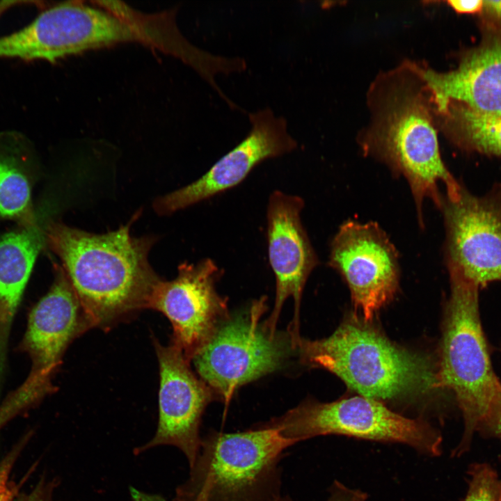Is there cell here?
<instances>
[{"label":"cell","instance_id":"obj_1","mask_svg":"<svg viewBox=\"0 0 501 501\" xmlns=\"http://www.w3.org/2000/svg\"><path fill=\"white\" fill-rule=\"evenodd\" d=\"M369 95L372 120L360 138L363 150L406 178L422 223L425 198L441 206L439 184L452 201L462 188L441 157L424 68L406 62L379 77Z\"/></svg>","mask_w":501,"mask_h":501},{"label":"cell","instance_id":"obj_2","mask_svg":"<svg viewBox=\"0 0 501 501\" xmlns=\"http://www.w3.org/2000/svg\"><path fill=\"white\" fill-rule=\"evenodd\" d=\"M45 237L93 327L148 308L162 280L148 258L155 238L132 236L130 223L97 234L59 222L48 225Z\"/></svg>","mask_w":501,"mask_h":501},{"label":"cell","instance_id":"obj_3","mask_svg":"<svg viewBox=\"0 0 501 501\" xmlns=\"http://www.w3.org/2000/svg\"><path fill=\"white\" fill-rule=\"evenodd\" d=\"M297 347L302 362L332 372L367 398L392 399L440 388L428 357L396 345L356 319L326 338L301 339Z\"/></svg>","mask_w":501,"mask_h":501},{"label":"cell","instance_id":"obj_4","mask_svg":"<svg viewBox=\"0 0 501 501\" xmlns=\"http://www.w3.org/2000/svg\"><path fill=\"white\" fill-rule=\"evenodd\" d=\"M294 445L272 428L211 431L173 501H276L281 495L280 462Z\"/></svg>","mask_w":501,"mask_h":501},{"label":"cell","instance_id":"obj_5","mask_svg":"<svg viewBox=\"0 0 501 501\" xmlns=\"http://www.w3.org/2000/svg\"><path fill=\"white\" fill-rule=\"evenodd\" d=\"M451 292L447 305L437 374L439 388L452 391L464 420L462 439L454 451L470 446L501 394L493 370L479 310V287L449 270Z\"/></svg>","mask_w":501,"mask_h":501},{"label":"cell","instance_id":"obj_6","mask_svg":"<svg viewBox=\"0 0 501 501\" xmlns=\"http://www.w3.org/2000/svg\"><path fill=\"white\" fill-rule=\"evenodd\" d=\"M262 427L277 430L295 444L320 436L342 435L402 443L430 456L440 454L443 440L427 422L406 418L363 396L328 403L306 401Z\"/></svg>","mask_w":501,"mask_h":501},{"label":"cell","instance_id":"obj_7","mask_svg":"<svg viewBox=\"0 0 501 501\" xmlns=\"http://www.w3.org/2000/svg\"><path fill=\"white\" fill-rule=\"evenodd\" d=\"M266 298L228 315L191 360L201 379L228 405L241 385L280 368L294 347L262 322Z\"/></svg>","mask_w":501,"mask_h":501},{"label":"cell","instance_id":"obj_8","mask_svg":"<svg viewBox=\"0 0 501 501\" xmlns=\"http://www.w3.org/2000/svg\"><path fill=\"white\" fill-rule=\"evenodd\" d=\"M329 265L347 282L365 323L394 297L399 285L397 250L375 223H343L331 246Z\"/></svg>","mask_w":501,"mask_h":501},{"label":"cell","instance_id":"obj_9","mask_svg":"<svg viewBox=\"0 0 501 501\" xmlns=\"http://www.w3.org/2000/svg\"><path fill=\"white\" fill-rule=\"evenodd\" d=\"M448 269L479 288L501 281V185L483 196L462 187L457 200L443 198Z\"/></svg>","mask_w":501,"mask_h":501},{"label":"cell","instance_id":"obj_10","mask_svg":"<svg viewBox=\"0 0 501 501\" xmlns=\"http://www.w3.org/2000/svg\"><path fill=\"white\" fill-rule=\"evenodd\" d=\"M251 128L246 137L196 181L156 198L153 208L169 215L208 200L240 184L263 161L294 151L297 143L287 121L269 108L248 114Z\"/></svg>","mask_w":501,"mask_h":501},{"label":"cell","instance_id":"obj_11","mask_svg":"<svg viewBox=\"0 0 501 501\" xmlns=\"http://www.w3.org/2000/svg\"><path fill=\"white\" fill-rule=\"evenodd\" d=\"M222 270L211 258L178 267L177 276L161 280L148 308L162 312L173 327V344L190 361L228 315L227 299L216 291Z\"/></svg>","mask_w":501,"mask_h":501},{"label":"cell","instance_id":"obj_12","mask_svg":"<svg viewBox=\"0 0 501 501\" xmlns=\"http://www.w3.org/2000/svg\"><path fill=\"white\" fill-rule=\"evenodd\" d=\"M303 207L300 196L276 190L269 196L267 208L268 255L276 284L274 308L264 324L275 335L283 305L292 297L294 315L289 335L294 347L301 339L299 309L303 291L319 262L301 221Z\"/></svg>","mask_w":501,"mask_h":501},{"label":"cell","instance_id":"obj_13","mask_svg":"<svg viewBox=\"0 0 501 501\" xmlns=\"http://www.w3.org/2000/svg\"><path fill=\"white\" fill-rule=\"evenodd\" d=\"M159 365V424L154 436L136 448L140 454L159 445L180 449L191 468L199 453L202 438L200 427L202 414L213 400L214 392L198 378L189 360L174 344L154 342Z\"/></svg>","mask_w":501,"mask_h":501},{"label":"cell","instance_id":"obj_14","mask_svg":"<svg viewBox=\"0 0 501 501\" xmlns=\"http://www.w3.org/2000/svg\"><path fill=\"white\" fill-rule=\"evenodd\" d=\"M436 111L455 103L501 115V26L490 24L481 43L469 50L456 68L438 72L424 67Z\"/></svg>","mask_w":501,"mask_h":501},{"label":"cell","instance_id":"obj_15","mask_svg":"<svg viewBox=\"0 0 501 501\" xmlns=\"http://www.w3.org/2000/svg\"><path fill=\"white\" fill-rule=\"evenodd\" d=\"M48 292L29 317L22 345L32 360L31 374L51 379L70 342L93 327L62 267Z\"/></svg>","mask_w":501,"mask_h":501},{"label":"cell","instance_id":"obj_16","mask_svg":"<svg viewBox=\"0 0 501 501\" xmlns=\"http://www.w3.org/2000/svg\"><path fill=\"white\" fill-rule=\"evenodd\" d=\"M45 243L36 220L0 237V352Z\"/></svg>","mask_w":501,"mask_h":501},{"label":"cell","instance_id":"obj_17","mask_svg":"<svg viewBox=\"0 0 501 501\" xmlns=\"http://www.w3.org/2000/svg\"><path fill=\"white\" fill-rule=\"evenodd\" d=\"M31 144L16 131L0 132V219L21 225L35 221L31 203L28 165Z\"/></svg>","mask_w":501,"mask_h":501},{"label":"cell","instance_id":"obj_18","mask_svg":"<svg viewBox=\"0 0 501 501\" xmlns=\"http://www.w3.org/2000/svg\"><path fill=\"white\" fill-rule=\"evenodd\" d=\"M436 114L440 117L445 134L462 150L501 157V115L480 113L455 103Z\"/></svg>","mask_w":501,"mask_h":501},{"label":"cell","instance_id":"obj_19","mask_svg":"<svg viewBox=\"0 0 501 501\" xmlns=\"http://www.w3.org/2000/svg\"><path fill=\"white\" fill-rule=\"evenodd\" d=\"M466 495L463 501H501V478L487 463H477L470 470Z\"/></svg>","mask_w":501,"mask_h":501},{"label":"cell","instance_id":"obj_20","mask_svg":"<svg viewBox=\"0 0 501 501\" xmlns=\"http://www.w3.org/2000/svg\"><path fill=\"white\" fill-rule=\"evenodd\" d=\"M27 439L22 440L0 461V501H13L21 484L10 479L13 466Z\"/></svg>","mask_w":501,"mask_h":501},{"label":"cell","instance_id":"obj_21","mask_svg":"<svg viewBox=\"0 0 501 501\" xmlns=\"http://www.w3.org/2000/svg\"><path fill=\"white\" fill-rule=\"evenodd\" d=\"M330 496L326 501H365L367 494L361 490L352 489L335 481L330 489ZM276 501H293L288 496L280 495Z\"/></svg>","mask_w":501,"mask_h":501},{"label":"cell","instance_id":"obj_22","mask_svg":"<svg viewBox=\"0 0 501 501\" xmlns=\"http://www.w3.org/2000/svg\"><path fill=\"white\" fill-rule=\"evenodd\" d=\"M56 485L55 480L42 479L31 491L19 495L16 501H53V492Z\"/></svg>","mask_w":501,"mask_h":501},{"label":"cell","instance_id":"obj_23","mask_svg":"<svg viewBox=\"0 0 501 501\" xmlns=\"http://www.w3.org/2000/svg\"><path fill=\"white\" fill-rule=\"evenodd\" d=\"M479 430L501 438V394Z\"/></svg>","mask_w":501,"mask_h":501},{"label":"cell","instance_id":"obj_24","mask_svg":"<svg viewBox=\"0 0 501 501\" xmlns=\"http://www.w3.org/2000/svg\"><path fill=\"white\" fill-rule=\"evenodd\" d=\"M27 405L26 400L16 394L0 408V429Z\"/></svg>","mask_w":501,"mask_h":501},{"label":"cell","instance_id":"obj_25","mask_svg":"<svg viewBox=\"0 0 501 501\" xmlns=\"http://www.w3.org/2000/svg\"><path fill=\"white\" fill-rule=\"evenodd\" d=\"M482 11L491 25L501 26V1H483Z\"/></svg>","mask_w":501,"mask_h":501},{"label":"cell","instance_id":"obj_26","mask_svg":"<svg viewBox=\"0 0 501 501\" xmlns=\"http://www.w3.org/2000/svg\"><path fill=\"white\" fill-rule=\"evenodd\" d=\"M450 7L459 13H475L482 11L483 1H448Z\"/></svg>","mask_w":501,"mask_h":501}]
</instances>
